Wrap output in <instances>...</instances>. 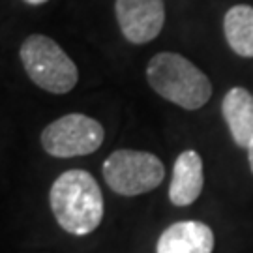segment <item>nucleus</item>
Here are the masks:
<instances>
[{"instance_id":"1","label":"nucleus","mask_w":253,"mask_h":253,"mask_svg":"<svg viewBox=\"0 0 253 253\" xmlns=\"http://www.w3.org/2000/svg\"><path fill=\"white\" fill-rule=\"evenodd\" d=\"M49 205L54 219L70 235H88L103 219V193L88 171L62 172L51 186Z\"/></svg>"},{"instance_id":"2","label":"nucleus","mask_w":253,"mask_h":253,"mask_svg":"<svg viewBox=\"0 0 253 253\" xmlns=\"http://www.w3.org/2000/svg\"><path fill=\"white\" fill-rule=\"evenodd\" d=\"M146 79L156 94L186 111H197L212 98L210 79L178 53L154 54L146 66Z\"/></svg>"},{"instance_id":"3","label":"nucleus","mask_w":253,"mask_h":253,"mask_svg":"<svg viewBox=\"0 0 253 253\" xmlns=\"http://www.w3.org/2000/svg\"><path fill=\"white\" fill-rule=\"evenodd\" d=\"M19 56L30 81L51 94H68L79 81V70L53 38L43 34L28 36Z\"/></svg>"},{"instance_id":"4","label":"nucleus","mask_w":253,"mask_h":253,"mask_svg":"<svg viewBox=\"0 0 253 253\" xmlns=\"http://www.w3.org/2000/svg\"><path fill=\"white\" fill-rule=\"evenodd\" d=\"M101 172L109 188L124 197L148 193L165 178V167L158 156L131 148L115 150L103 162Z\"/></svg>"},{"instance_id":"5","label":"nucleus","mask_w":253,"mask_h":253,"mask_svg":"<svg viewBox=\"0 0 253 253\" xmlns=\"http://www.w3.org/2000/svg\"><path fill=\"white\" fill-rule=\"evenodd\" d=\"M105 139V129L96 118L70 113L47 124L42 131V146L53 158H75L94 154Z\"/></svg>"},{"instance_id":"6","label":"nucleus","mask_w":253,"mask_h":253,"mask_svg":"<svg viewBox=\"0 0 253 253\" xmlns=\"http://www.w3.org/2000/svg\"><path fill=\"white\" fill-rule=\"evenodd\" d=\"M115 13L122 36L135 45L152 42L165 25L163 0H117Z\"/></svg>"},{"instance_id":"7","label":"nucleus","mask_w":253,"mask_h":253,"mask_svg":"<svg viewBox=\"0 0 253 253\" xmlns=\"http://www.w3.org/2000/svg\"><path fill=\"white\" fill-rule=\"evenodd\" d=\"M214 231L203 221H176L158 238L156 253H212Z\"/></svg>"},{"instance_id":"8","label":"nucleus","mask_w":253,"mask_h":253,"mask_svg":"<svg viewBox=\"0 0 253 253\" xmlns=\"http://www.w3.org/2000/svg\"><path fill=\"white\" fill-rule=\"evenodd\" d=\"M205 188L203 160L195 150H184L172 165L169 199L174 207H190L199 199Z\"/></svg>"},{"instance_id":"9","label":"nucleus","mask_w":253,"mask_h":253,"mask_svg":"<svg viewBox=\"0 0 253 253\" xmlns=\"http://www.w3.org/2000/svg\"><path fill=\"white\" fill-rule=\"evenodd\" d=\"M221 115L231 137L238 146L248 148L253 139V96L242 86H235L221 101Z\"/></svg>"},{"instance_id":"10","label":"nucleus","mask_w":253,"mask_h":253,"mask_svg":"<svg viewBox=\"0 0 253 253\" xmlns=\"http://www.w3.org/2000/svg\"><path fill=\"white\" fill-rule=\"evenodd\" d=\"M223 34L238 56L253 58V6L236 4L223 17Z\"/></svg>"},{"instance_id":"11","label":"nucleus","mask_w":253,"mask_h":253,"mask_svg":"<svg viewBox=\"0 0 253 253\" xmlns=\"http://www.w3.org/2000/svg\"><path fill=\"white\" fill-rule=\"evenodd\" d=\"M248 162H250V169L253 172V139L252 143H250V146H248Z\"/></svg>"},{"instance_id":"12","label":"nucleus","mask_w":253,"mask_h":253,"mask_svg":"<svg viewBox=\"0 0 253 253\" xmlns=\"http://www.w3.org/2000/svg\"><path fill=\"white\" fill-rule=\"evenodd\" d=\"M27 4H30V6H42V4H45V2H49V0H25Z\"/></svg>"}]
</instances>
